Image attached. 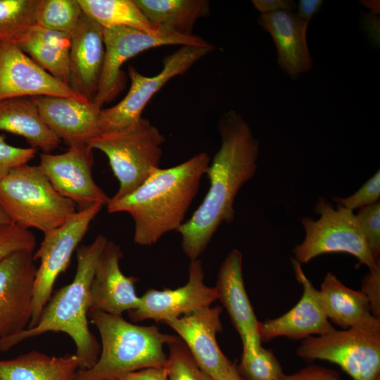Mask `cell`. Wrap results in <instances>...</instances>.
Returning <instances> with one entry per match:
<instances>
[{
	"mask_svg": "<svg viewBox=\"0 0 380 380\" xmlns=\"http://www.w3.org/2000/svg\"><path fill=\"white\" fill-rule=\"evenodd\" d=\"M217 300L215 287L204 283L203 263L191 260L187 283L177 289H148L140 297L138 307L129 312L133 322L153 319L165 322L210 306Z\"/></svg>",
	"mask_w": 380,
	"mask_h": 380,
	"instance_id": "cell-15",
	"label": "cell"
},
{
	"mask_svg": "<svg viewBox=\"0 0 380 380\" xmlns=\"http://www.w3.org/2000/svg\"><path fill=\"white\" fill-rule=\"evenodd\" d=\"M84 14L103 28L128 27L159 35L134 0H77Z\"/></svg>",
	"mask_w": 380,
	"mask_h": 380,
	"instance_id": "cell-28",
	"label": "cell"
},
{
	"mask_svg": "<svg viewBox=\"0 0 380 380\" xmlns=\"http://www.w3.org/2000/svg\"><path fill=\"white\" fill-rule=\"evenodd\" d=\"M365 7L369 8L372 11V14H379V1H361Z\"/></svg>",
	"mask_w": 380,
	"mask_h": 380,
	"instance_id": "cell-43",
	"label": "cell"
},
{
	"mask_svg": "<svg viewBox=\"0 0 380 380\" xmlns=\"http://www.w3.org/2000/svg\"><path fill=\"white\" fill-rule=\"evenodd\" d=\"M281 380H341L334 369L310 365L292 374H284Z\"/></svg>",
	"mask_w": 380,
	"mask_h": 380,
	"instance_id": "cell-38",
	"label": "cell"
},
{
	"mask_svg": "<svg viewBox=\"0 0 380 380\" xmlns=\"http://www.w3.org/2000/svg\"><path fill=\"white\" fill-rule=\"evenodd\" d=\"M319 291L327 318L343 329L374 317L366 295L346 286L331 272L327 273Z\"/></svg>",
	"mask_w": 380,
	"mask_h": 380,
	"instance_id": "cell-27",
	"label": "cell"
},
{
	"mask_svg": "<svg viewBox=\"0 0 380 380\" xmlns=\"http://www.w3.org/2000/svg\"><path fill=\"white\" fill-rule=\"evenodd\" d=\"M149 23L162 34L192 35L196 22L210 11L207 0H134Z\"/></svg>",
	"mask_w": 380,
	"mask_h": 380,
	"instance_id": "cell-26",
	"label": "cell"
},
{
	"mask_svg": "<svg viewBox=\"0 0 380 380\" xmlns=\"http://www.w3.org/2000/svg\"><path fill=\"white\" fill-rule=\"evenodd\" d=\"M79 369L75 354L56 357L32 350L0 360V380H73Z\"/></svg>",
	"mask_w": 380,
	"mask_h": 380,
	"instance_id": "cell-25",
	"label": "cell"
},
{
	"mask_svg": "<svg viewBox=\"0 0 380 380\" xmlns=\"http://www.w3.org/2000/svg\"><path fill=\"white\" fill-rule=\"evenodd\" d=\"M88 317L99 332L101 353L96 364L79 369L73 380L118 379L140 369L164 367V346L178 338L156 326L132 324L122 315L95 310L89 311Z\"/></svg>",
	"mask_w": 380,
	"mask_h": 380,
	"instance_id": "cell-4",
	"label": "cell"
},
{
	"mask_svg": "<svg viewBox=\"0 0 380 380\" xmlns=\"http://www.w3.org/2000/svg\"><path fill=\"white\" fill-rule=\"evenodd\" d=\"M365 234L373 258L379 260L380 203L360 208L355 215Z\"/></svg>",
	"mask_w": 380,
	"mask_h": 380,
	"instance_id": "cell-34",
	"label": "cell"
},
{
	"mask_svg": "<svg viewBox=\"0 0 380 380\" xmlns=\"http://www.w3.org/2000/svg\"><path fill=\"white\" fill-rule=\"evenodd\" d=\"M82 14L77 0H38L36 25L72 36Z\"/></svg>",
	"mask_w": 380,
	"mask_h": 380,
	"instance_id": "cell-30",
	"label": "cell"
},
{
	"mask_svg": "<svg viewBox=\"0 0 380 380\" xmlns=\"http://www.w3.org/2000/svg\"><path fill=\"white\" fill-rule=\"evenodd\" d=\"M39 96L89 101L43 69L15 43L0 40V101Z\"/></svg>",
	"mask_w": 380,
	"mask_h": 380,
	"instance_id": "cell-14",
	"label": "cell"
},
{
	"mask_svg": "<svg viewBox=\"0 0 380 380\" xmlns=\"http://www.w3.org/2000/svg\"><path fill=\"white\" fill-rule=\"evenodd\" d=\"M105 380H118V379H105Z\"/></svg>",
	"mask_w": 380,
	"mask_h": 380,
	"instance_id": "cell-45",
	"label": "cell"
},
{
	"mask_svg": "<svg viewBox=\"0 0 380 380\" xmlns=\"http://www.w3.org/2000/svg\"><path fill=\"white\" fill-rule=\"evenodd\" d=\"M93 165V148L81 145L61 154H41L39 167L53 188L80 210L95 204L106 205L110 199L94 182Z\"/></svg>",
	"mask_w": 380,
	"mask_h": 380,
	"instance_id": "cell-13",
	"label": "cell"
},
{
	"mask_svg": "<svg viewBox=\"0 0 380 380\" xmlns=\"http://www.w3.org/2000/svg\"><path fill=\"white\" fill-rule=\"evenodd\" d=\"M103 206L95 204L77 210L63 225L44 234L39 248L34 253V260H39L40 264L35 276L32 314L28 328L38 323L44 307L53 294L57 277L68 268L73 253Z\"/></svg>",
	"mask_w": 380,
	"mask_h": 380,
	"instance_id": "cell-10",
	"label": "cell"
},
{
	"mask_svg": "<svg viewBox=\"0 0 380 380\" xmlns=\"http://www.w3.org/2000/svg\"><path fill=\"white\" fill-rule=\"evenodd\" d=\"M107 241L106 236L99 234L91 243L77 247V268L72 282L52 294L34 327L0 339L1 351H7L23 341L46 332H63L75 343L80 369H89L96 364L101 345L89 327V289Z\"/></svg>",
	"mask_w": 380,
	"mask_h": 380,
	"instance_id": "cell-3",
	"label": "cell"
},
{
	"mask_svg": "<svg viewBox=\"0 0 380 380\" xmlns=\"http://www.w3.org/2000/svg\"><path fill=\"white\" fill-rule=\"evenodd\" d=\"M0 131L23 137L34 148L49 153L61 140L47 127L31 97L0 101Z\"/></svg>",
	"mask_w": 380,
	"mask_h": 380,
	"instance_id": "cell-23",
	"label": "cell"
},
{
	"mask_svg": "<svg viewBox=\"0 0 380 380\" xmlns=\"http://www.w3.org/2000/svg\"><path fill=\"white\" fill-rule=\"evenodd\" d=\"M319 215L317 220L303 217L301 223L305 231L303 241L295 246V260L307 263L314 258L330 253H346L357 258L359 264L375 268V260L369 250L363 229L353 210L330 203L321 198L315 205Z\"/></svg>",
	"mask_w": 380,
	"mask_h": 380,
	"instance_id": "cell-8",
	"label": "cell"
},
{
	"mask_svg": "<svg viewBox=\"0 0 380 380\" xmlns=\"http://www.w3.org/2000/svg\"><path fill=\"white\" fill-rule=\"evenodd\" d=\"M361 291L366 295L373 316L380 317V264L364 277ZM380 319V318H379Z\"/></svg>",
	"mask_w": 380,
	"mask_h": 380,
	"instance_id": "cell-37",
	"label": "cell"
},
{
	"mask_svg": "<svg viewBox=\"0 0 380 380\" xmlns=\"http://www.w3.org/2000/svg\"><path fill=\"white\" fill-rule=\"evenodd\" d=\"M211 380H245L239 374L237 367L234 365L231 370L226 374L225 375L216 379Z\"/></svg>",
	"mask_w": 380,
	"mask_h": 380,
	"instance_id": "cell-42",
	"label": "cell"
},
{
	"mask_svg": "<svg viewBox=\"0 0 380 380\" xmlns=\"http://www.w3.org/2000/svg\"><path fill=\"white\" fill-rule=\"evenodd\" d=\"M258 24L272 36L277 50V62L295 80L312 67L306 32L308 21L293 11L281 10L261 13Z\"/></svg>",
	"mask_w": 380,
	"mask_h": 380,
	"instance_id": "cell-22",
	"label": "cell"
},
{
	"mask_svg": "<svg viewBox=\"0 0 380 380\" xmlns=\"http://www.w3.org/2000/svg\"><path fill=\"white\" fill-rule=\"evenodd\" d=\"M36 239L29 229L11 223L0 227V260L19 251H34Z\"/></svg>",
	"mask_w": 380,
	"mask_h": 380,
	"instance_id": "cell-33",
	"label": "cell"
},
{
	"mask_svg": "<svg viewBox=\"0 0 380 380\" xmlns=\"http://www.w3.org/2000/svg\"><path fill=\"white\" fill-rule=\"evenodd\" d=\"M322 3V0H300L296 15L309 22L313 15L320 9Z\"/></svg>",
	"mask_w": 380,
	"mask_h": 380,
	"instance_id": "cell-41",
	"label": "cell"
},
{
	"mask_svg": "<svg viewBox=\"0 0 380 380\" xmlns=\"http://www.w3.org/2000/svg\"><path fill=\"white\" fill-rule=\"evenodd\" d=\"M123 253L119 245L107 241L98 260L89 289V311L122 315L139 303L134 277H127L120 267Z\"/></svg>",
	"mask_w": 380,
	"mask_h": 380,
	"instance_id": "cell-18",
	"label": "cell"
},
{
	"mask_svg": "<svg viewBox=\"0 0 380 380\" xmlns=\"http://www.w3.org/2000/svg\"><path fill=\"white\" fill-rule=\"evenodd\" d=\"M104 61L98 91L93 102L99 108L112 101L122 89L125 76L121 67L136 55L166 45L203 46L208 42L195 35L151 34L128 27L103 28Z\"/></svg>",
	"mask_w": 380,
	"mask_h": 380,
	"instance_id": "cell-11",
	"label": "cell"
},
{
	"mask_svg": "<svg viewBox=\"0 0 380 380\" xmlns=\"http://www.w3.org/2000/svg\"><path fill=\"white\" fill-rule=\"evenodd\" d=\"M296 354L307 362L338 365L353 380H380V319L303 340Z\"/></svg>",
	"mask_w": 380,
	"mask_h": 380,
	"instance_id": "cell-7",
	"label": "cell"
},
{
	"mask_svg": "<svg viewBox=\"0 0 380 380\" xmlns=\"http://www.w3.org/2000/svg\"><path fill=\"white\" fill-rule=\"evenodd\" d=\"M165 367L169 380H211L199 367L186 345L178 338L168 345Z\"/></svg>",
	"mask_w": 380,
	"mask_h": 380,
	"instance_id": "cell-32",
	"label": "cell"
},
{
	"mask_svg": "<svg viewBox=\"0 0 380 380\" xmlns=\"http://www.w3.org/2000/svg\"><path fill=\"white\" fill-rule=\"evenodd\" d=\"M221 307H205L165 323L178 334L194 359L212 379L227 374L234 364L224 355L216 340L222 331Z\"/></svg>",
	"mask_w": 380,
	"mask_h": 380,
	"instance_id": "cell-16",
	"label": "cell"
},
{
	"mask_svg": "<svg viewBox=\"0 0 380 380\" xmlns=\"http://www.w3.org/2000/svg\"><path fill=\"white\" fill-rule=\"evenodd\" d=\"M214 49L212 44L182 46L164 58L163 67L156 75L146 76L130 66L131 84L125 96L116 105L101 108V132L122 129L136 123L148 102L170 80L182 75Z\"/></svg>",
	"mask_w": 380,
	"mask_h": 380,
	"instance_id": "cell-9",
	"label": "cell"
},
{
	"mask_svg": "<svg viewBox=\"0 0 380 380\" xmlns=\"http://www.w3.org/2000/svg\"><path fill=\"white\" fill-rule=\"evenodd\" d=\"M13 223L0 205V227Z\"/></svg>",
	"mask_w": 380,
	"mask_h": 380,
	"instance_id": "cell-44",
	"label": "cell"
},
{
	"mask_svg": "<svg viewBox=\"0 0 380 380\" xmlns=\"http://www.w3.org/2000/svg\"><path fill=\"white\" fill-rule=\"evenodd\" d=\"M165 137L148 119L141 117L129 127L100 132L89 143L107 156L120 186L112 200L136 190L160 167Z\"/></svg>",
	"mask_w": 380,
	"mask_h": 380,
	"instance_id": "cell-6",
	"label": "cell"
},
{
	"mask_svg": "<svg viewBox=\"0 0 380 380\" xmlns=\"http://www.w3.org/2000/svg\"><path fill=\"white\" fill-rule=\"evenodd\" d=\"M38 0H0V40L17 42L36 25Z\"/></svg>",
	"mask_w": 380,
	"mask_h": 380,
	"instance_id": "cell-29",
	"label": "cell"
},
{
	"mask_svg": "<svg viewBox=\"0 0 380 380\" xmlns=\"http://www.w3.org/2000/svg\"><path fill=\"white\" fill-rule=\"evenodd\" d=\"M291 262L296 278L303 287L302 296L286 313L274 319L260 322L261 341H269L279 336L305 339L312 335H323L335 329L324 312L319 291L305 276L300 263L295 259H291Z\"/></svg>",
	"mask_w": 380,
	"mask_h": 380,
	"instance_id": "cell-17",
	"label": "cell"
},
{
	"mask_svg": "<svg viewBox=\"0 0 380 380\" xmlns=\"http://www.w3.org/2000/svg\"><path fill=\"white\" fill-rule=\"evenodd\" d=\"M31 250H19L0 260V339L29 327L37 267Z\"/></svg>",
	"mask_w": 380,
	"mask_h": 380,
	"instance_id": "cell-12",
	"label": "cell"
},
{
	"mask_svg": "<svg viewBox=\"0 0 380 380\" xmlns=\"http://www.w3.org/2000/svg\"><path fill=\"white\" fill-rule=\"evenodd\" d=\"M0 205L11 222L22 228L47 234L69 220L77 211L62 196L38 166L13 168L0 182Z\"/></svg>",
	"mask_w": 380,
	"mask_h": 380,
	"instance_id": "cell-5",
	"label": "cell"
},
{
	"mask_svg": "<svg viewBox=\"0 0 380 380\" xmlns=\"http://www.w3.org/2000/svg\"><path fill=\"white\" fill-rule=\"evenodd\" d=\"M221 145L205 175L209 189L191 217L177 231L184 254L198 259L223 223L234 220L233 205L242 186L255 175L260 144L244 119L234 110L218 121Z\"/></svg>",
	"mask_w": 380,
	"mask_h": 380,
	"instance_id": "cell-1",
	"label": "cell"
},
{
	"mask_svg": "<svg viewBox=\"0 0 380 380\" xmlns=\"http://www.w3.org/2000/svg\"><path fill=\"white\" fill-rule=\"evenodd\" d=\"M105 55L103 27L83 13L71 36L69 53V87L93 101Z\"/></svg>",
	"mask_w": 380,
	"mask_h": 380,
	"instance_id": "cell-21",
	"label": "cell"
},
{
	"mask_svg": "<svg viewBox=\"0 0 380 380\" xmlns=\"http://www.w3.org/2000/svg\"><path fill=\"white\" fill-rule=\"evenodd\" d=\"M118 380H169L164 367H148L127 374Z\"/></svg>",
	"mask_w": 380,
	"mask_h": 380,
	"instance_id": "cell-39",
	"label": "cell"
},
{
	"mask_svg": "<svg viewBox=\"0 0 380 380\" xmlns=\"http://www.w3.org/2000/svg\"><path fill=\"white\" fill-rule=\"evenodd\" d=\"M215 289L241 338L243 352H257L261 346L260 322L246 293L242 271V253L229 251L220 267Z\"/></svg>",
	"mask_w": 380,
	"mask_h": 380,
	"instance_id": "cell-19",
	"label": "cell"
},
{
	"mask_svg": "<svg viewBox=\"0 0 380 380\" xmlns=\"http://www.w3.org/2000/svg\"><path fill=\"white\" fill-rule=\"evenodd\" d=\"M31 98L47 127L68 147L89 145L101 132V108L93 101L51 96Z\"/></svg>",
	"mask_w": 380,
	"mask_h": 380,
	"instance_id": "cell-20",
	"label": "cell"
},
{
	"mask_svg": "<svg viewBox=\"0 0 380 380\" xmlns=\"http://www.w3.org/2000/svg\"><path fill=\"white\" fill-rule=\"evenodd\" d=\"M237 369L245 380H281L284 374L273 351L262 346L257 352H242Z\"/></svg>",
	"mask_w": 380,
	"mask_h": 380,
	"instance_id": "cell-31",
	"label": "cell"
},
{
	"mask_svg": "<svg viewBox=\"0 0 380 380\" xmlns=\"http://www.w3.org/2000/svg\"><path fill=\"white\" fill-rule=\"evenodd\" d=\"M15 44L43 69L69 86L71 35L35 25Z\"/></svg>",
	"mask_w": 380,
	"mask_h": 380,
	"instance_id": "cell-24",
	"label": "cell"
},
{
	"mask_svg": "<svg viewBox=\"0 0 380 380\" xmlns=\"http://www.w3.org/2000/svg\"><path fill=\"white\" fill-rule=\"evenodd\" d=\"M252 4L261 13L281 10L293 11L296 8V3L291 0H253Z\"/></svg>",
	"mask_w": 380,
	"mask_h": 380,
	"instance_id": "cell-40",
	"label": "cell"
},
{
	"mask_svg": "<svg viewBox=\"0 0 380 380\" xmlns=\"http://www.w3.org/2000/svg\"><path fill=\"white\" fill-rule=\"evenodd\" d=\"M33 147L21 148L6 142V136L0 134V182L15 167L27 164L36 154Z\"/></svg>",
	"mask_w": 380,
	"mask_h": 380,
	"instance_id": "cell-36",
	"label": "cell"
},
{
	"mask_svg": "<svg viewBox=\"0 0 380 380\" xmlns=\"http://www.w3.org/2000/svg\"><path fill=\"white\" fill-rule=\"evenodd\" d=\"M210 162L208 154L201 152L175 166L160 167L133 192L110 198L108 212L128 213L134 223V243L152 246L184 224Z\"/></svg>",
	"mask_w": 380,
	"mask_h": 380,
	"instance_id": "cell-2",
	"label": "cell"
},
{
	"mask_svg": "<svg viewBox=\"0 0 380 380\" xmlns=\"http://www.w3.org/2000/svg\"><path fill=\"white\" fill-rule=\"evenodd\" d=\"M380 172L378 170L356 192L346 198H334L337 205L354 210L379 202Z\"/></svg>",
	"mask_w": 380,
	"mask_h": 380,
	"instance_id": "cell-35",
	"label": "cell"
}]
</instances>
